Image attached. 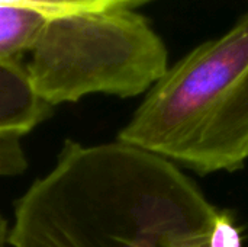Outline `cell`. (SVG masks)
Masks as SVG:
<instances>
[{
	"instance_id": "cell-3",
	"label": "cell",
	"mask_w": 248,
	"mask_h": 247,
	"mask_svg": "<svg viewBox=\"0 0 248 247\" xmlns=\"http://www.w3.org/2000/svg\"><path fill=\"white\" fill-rule=\"evenodd\" d=\"M25 68L35 93L49 106L89 95L135 98L167 71L169 51L135 10L73 12L46 19Z\"/></svg>"
},
{
	"instance_id": "cell-2",
	"label": "cell",
	"mask_w": 248,
	"mask_h": 247,
	"mask_svg": "<svg viewBox=\"0 0 248 247\" xmlns=\"http://www.w3.org/2000/svg\"><path fill=\"white\" fill-rule=\"evenodd\" d=\"M116 140L201 176L243 169L248 162V10L224 35L169 67Z\"/></svg>"
},
{
	"instance_id": "cell-9",
	"label": "cell",
	"mask_w": 248,
	"mask_h": 247,
	"mask_svg": "<svg viewBox=\"0 0 248 247\" xmlns=\"http://www.w3.org/2000/svg\"><path fill=\"white\" fill-rule=\"evenodd\" d=\"M9 224L7 220L3 217V214L0 213V247H4L7 245V239H9Z\"/></svg>"
},
{
	"instance_id": "cell-7",
	"label": "cell",
	"mask_w": 248,
	"mask_h": 247,
	"mask_svg": "<svg viewBox=\"0 0 248 247\" xmlns=\"http://www.w3.org/2000/svg\"><path fill=\"white\" fill-rule=\"evenodd\" d=\"M209 247H243V231L230 210H219Z\"/></svg>"
},
{
	"instance_id": "cell-1",
	"label": "cell",
	"mask_w": 248,
	"mask_h": 247,
	"mask_svg": "<svg viewBox=\"0 0 248 247\" xmlns=\"http://www.w3.org/2000/svg\"><path fill=\"white\" fill-rule=\"evenodd\" d=\"M219 210L177 165L113 141L67 140L15 205L12 247H209Z\"/></svg>"
},
{
	"instance_id": "cell-6",
	"label": "cell",
	"mask_w": 248,
	"mask_h": 247,
	"mask_svg": "<svg viewBox=\"0 0 248 247\" xmlns=\"http://www.w3.org/2000/svg\"><path fill=\"white\" fill-rule=\"evenodd\" d=\"M28 159L22 146V137L0 134V176L13 178L25 173Z\"/></svg>"
},
{
	"instance_id": "cell-4",
	"label": "cell",
	"mask_w": 248,
	"mask_h": 247,
	"mask_svg": "<svg viewBox=\"0 0 248 247\" xmlns=\"http://www.w3.org/2000/svg\"><path fill=\"white\" fill-rule=\"evenodd\" d=\"M52 114L33 90L19 60H0V134L23 137Z\"/></svg>"
},
{
	"instance_id": "cell-8",
	"label": "cell",
	"mask_w": 248,
	"mask_h": 247,
	"mask_svg": "<svg viewBox=\"0 0 248 247\" xmlns=\"http://www.w3.org/2000/svg\"><path fill=\"white\" fill-rule=\"evenodd\" d=\"M150 0H87L92 10H112V9H131L141 6Z\"/></svg>"
},
{
	"instance_id": "cell-5",
	"label": "cell",
	"mask_w": 248,
	"mask_h": 247,
	"mask_svg": "<svg viewBox=\"0 0 248 247\" xmlns=\"http://www.w3.org/2000/svg\"><path fill=\"white\" fill-rule=\"evenodd\" d=\"M49 15L23 3H0V60L29 52Z\"/></svg>"
}]
</instances>
